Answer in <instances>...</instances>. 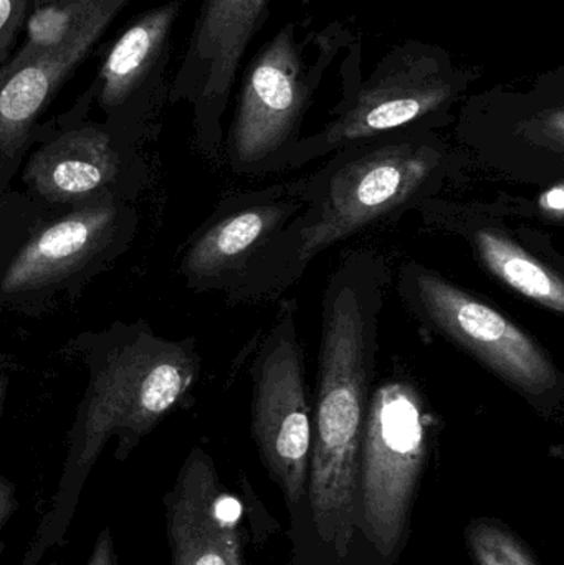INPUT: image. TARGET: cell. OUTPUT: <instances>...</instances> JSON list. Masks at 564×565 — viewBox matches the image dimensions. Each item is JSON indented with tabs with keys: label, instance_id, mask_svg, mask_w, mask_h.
<instances>
[{
	"label": "cell",
	"instance_id": "obj_3",
	"mask_svg": "<svg viewBox=\"0 0 564 565\" xmlns=\"http://www.w3.org/2000/svg\"><path fill=\"white\" fill-rule=\"evenodd\" d=\"M360 45L344 62L343 98L315 135L298 139L284 169L403 132L434 131L477 79L447 50L407 40L394 46L368 78L360 76Z\"/></svg>",
	"mask_w": 564,
	"mask_h": 565
},
{
	"label": "cell",
	"instance_id": "obj_11",
	"mask_svg": "<svg viewBox=\"0 0 564 565\" xmlns=\"http://www.w3.org/2000/svg\"><path fill=\"white\" fill-rule=\"evenodd\" d=\"M116 15L93 17L58 45L17 53L0 68V154L13 156L66 76L86 58Z\"/></svg>",
	"mask_w": 564,
	"mask_h": 565
},
{
	"label": "cell",
	"instance_id": "obj_4",
	"mask_svg": "<svg viewBox=\"0 0 564 565\" xmlns=\"http://www.w3.org/2000/svg\"><path fill=\"white\" fill-rule=\"evenodd\" d=\"M348 39L343 26L331 25L318 36L298 39L295 23H285L248 63L242 75L237 108L228 131V154L237 171L248 174L280 171L301 138L315 92Z\"/></svg>",
	"mask_w": 564,
	"mask_h": 565
},
{
	"label": "cell",
	"instance_id": "obj_7",
	"mask_svg": "<svg viewBox=\"0 0 564 565\" xmlns=\"http://www.w3.org/2000/svg\"><path fill=\"white\" fill-rule=\"evenodd\" d=\"M252 430L262 460L287 501L298 503L307 493L313 408L295 302L281 308L265 334L252 364Z\"/></svg>",
	"mask_w": 564,
	"mask_h": 565
},
{
	"label": "cell",
	"instance_id": "obj_9",
	"mask_svg": "<svg viewBox=\"0 0 564 565\" xmlns=\"http://www.w3.org/2000/svg\"><path fill=\"white\" fill-rule=\"evenodd\" d=\"M272 0H204L174 95L194 105L202 128L217 132L241 72L242 60L270 15Z\"/></svg>",
	"mask_w": 564,
	"mask_h": 565
},
{
	"label": "cell",
	"instance_id": "obj_12",
	"mask_svg": "<svg viewBox=\"0 0 564 565\" xmlns=\"http://www.w3.org/2000/svg\"><path fill=\"white\" fill-rule=\"evenodd\" d=\"M115 221V204L103 198L53 222L33 235L13 258L3 275L2 291H32L66 277L105 247Z\"/></svg>",
	"mask_w": 564,
	"mask_h": 565
},
{
	"label": "cell",
	"instance_id": "obj_20",
	"mask_svg": "<svg viewBox=\"0 0 564 565\" xmlns=\"http://www.w3.org/2000/svg\"><path fill=\"white\" fill-rule=\"evenodd\" d=\"M7 392V381L3 377H0V407L3 404V397H6Z\"/></svg>",
	"mask_w": 564,
	"mask_h": 565
},
{
	"label": "cell",
	"instance_id": "obj_19",
	"mask_svg": "<svg viewBox=\"0 0 564 565\" xmlns=\"http://www.w3.org/2000/svg\"><path fill=\"white\" fill-rule=\"evenodd\" d=\"M539 207L546 217L563 221L564 214V188L563 182L558 181L552 188L546 189L539 199Z\"/></svg>",
	"mask_w": 564,
	"mask_h": 565
},
{
	"label": "cell",
	"instance_id": "obj_18",
	"mask_svg": "<svg viewBox=\"0 0 564 565\" xmlns=\"http://www.w3.org/2000/svg\"><path fill=\"white\" fill-rule=\"evenodd\" d=\"M33 2L35 0H0V68L6 65L20 26L26 23Z\"/></svg>",
	"mask_w": 564,
	"mask_h": 565
},
{
	"label": "cell",
	"instance_id": "obj_16",
	"mask_svg": "<svg viewBox=\"0 0 564 565\" xmlns=\"http://www.w3.org/2000/svg\"><path fill=\"white\" fill-rule=\"evenodd\" d=\"M132 0H35L26 19V39L20 55L58 45L93 17L118 15Z\"/></svg>",
	"mask_w": 564,
	"mask_h": 565
},
{
	"label": "cell",
	"instance_id": "obj_8",
	"mask_svg": "<svg viewBox=\"0 0 564 565\" xmlns=\"http://www.w3.org/2000/svg\"><path fill=\"white\" fill-rule=\"evenodd\" d=\"M198 352L188 342L142 334L109 355L93 375L86 434L95 444L113 430H146L168 414L195 384Z\"/></svg>",
	"mask_w": 564,
	"mask_h": 565
},
{
	"label": "cell",
	"instance_id": "obj_1",
	"mask_svg": "<svg viewBox=\"0 0 564 565\" xmlns=\"http://www.w3.org/2000/svg\"><path fill=\"white\" fill-rule=\"evenodd\" d=\"M390 281L384 258L344 255L321 305L317 397L310 458V503L323 543L348 554L360 516V458Z\"/></svg>",
	"mask_w": 564,
	"mask_h": 565
},
{
	"label": "cell",
	"instance_id": "obj_13",
	"mask_svg": "<svg viewBox=\"0 0 564 565\" xmlns=\"http://www.w3.org/2000/svg\"><path fill=\"white\" fill-rule=\"evenodd\" d=\"M118 154L106 132L79 128L40 148L23 178L53 204L85 201L118 175Z\"/></svg>",
	"mask_w": 564,
	"mask_h": 565
},
{
	"label": "cell",
	"instance_id": "obj_10",
	"mask_svg": "<svg viewBox=\"0 0 564 565\" xmlns=\"http://www.w3.org/2000/svg\"><path fill=\"white\" fill-rule=\"evenodd\" d=\"M307 185L305 179L267 189L215 222L185 255V274L194 280L244 281L272 241L307 207Z\"/></svg>",
	"mask_w": 564,
	"mask_h": 565
},
{
	"label": "cell",
	"instance_id": "obj_2",
	"mask_svg": "<svg viewBox=\"0 0 564 565\" xmlns=\"http://www.w3.org/2000/svg\"><path fill=\"white\" fill-rule=\"evenodd\" d=\"M447 164L449 148L436 131L403 132L337 152L308 179L307 207L247 275L251 295L290 285L321 252L416 204L446 178Z\"/></svg>",
	"mask_w": 564,
	"mask_h": 565
},
{
	"label": "cell",
	"instance_id": "obj_17",
	"mask_svg": "<svg viewBox=\"0 0 564 565\" xmlns=\"http://www.w3.org/2000/svg\"><path fill=\"white\" fill-rule=\"evenodd\" d=\"M467 543L479 565H539L522 541L496 521L477 520L470 523Z\"/></svg>",
	"mask_w": 564,
	"mask_h": 565
},
{
	"label": "cell",
	"instance_id": "obj_5",
	"mask_svg": "<svg viewBox=\"0 0 564 565\" xmlns=\"http://www.w3.org/2000/svg\"><path fill=\"white\" fill-rule=\"evenodd\" d=\"M400 291L424 326L526 401L553 404L562 398L563 374L552 355L489 302L419 264L404 265Z\"/></svg>",
	"mask_w": 564,
	"mask_h": 565
},
{
	"label": "cell",
	"instance_id": "obj_15",
	"mask_svg": "<svg viewBox=\"0 0 564 565\" xmlns=\"http://www.w3.org/2000/svg\"><path fill=\"white\" fill-rule=\"evenodd\" d=\"M470 245L497 280L549 311L563 315L564 281L558 271L499 228H473Z\"/></svg>",
	"mask_w": 564,
	"mask_h": 565
},
{
	"label": "cell",
	"instance_id": "obj_6",
	"mask_svg": "<svg viewBox=\"0 0 564 565\" xmlns=\"http://www.w3.org/2000/svg\"><path fill=\"white\" fill-rule=\"evenodd\" d=\"M416 385L390 379L371 392L360 458V516L377 553L391 557L406 533L429 445Z\"/></svg>",
	"mask_w": 564,
	"mask_h": 565
},
{
	"label": "cell",
	"instance_id": "obj_14",
	"mask_svg": "<svg viewBox=\"0 0 564 565\" xmlns=\"http://www.w3.org/2000/svg\"><path fill=\"white\" fill-rule=\"evenodd\" d=\"M181 13V2L171 0L139 17L113 45L103 63L102 105L116 108L129 98L161 55Z\"/></svg>",
	"mask_w": 564,
	"mask_h": 565
}]
</instances>
